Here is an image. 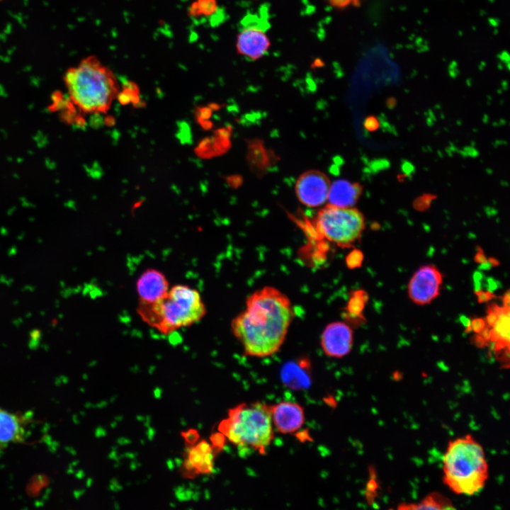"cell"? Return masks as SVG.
<instances>
[{"label":"cell","instance_id":"1","mask_svg":"<svg viewBox=\"0 0 510 510\" xmlns=\"http://www.w3.org/2000/svg\"><path fill=\"white\" fill-rule=\"evenodd\" d=\"M293 318L289 298L273 286H264L248 296L231 329L246 355L266 357L279 351Z\"/></svg>","mask_w":510,"mask_h":510},{"label":"cell","instance_id":"2","mask_svg":"<svg viewBox=\"0 0 510 510\" xmlns=\"http://www.w3.org/2000/svg\"><path fill=\"white\" fill-rule=\"evenodd\" d=\"M63 79L68 99L85 113L106 111L118 91L113 73L95 56L69 68Z\"/></svg>","mask_w":510,"mask_h":510},{"label":"cell","instance_id":"3","mask_svg":"<svg viewBox=\"0 0 510 510\" xmlns=\"http://www.w3.org/2000/svg\"><path fill=\"white\" fill-rule=\"evenodd\" d=\"M207 312L199 291L188 285L169 288L160 299L139 302L137 313L150 327L168 334L200 322Z\"/></svg>","mask_w":510,"mask_h":510},{"label":"cell","instance_id":"4","mask_svg":"<svg viewBox=\"0 0 510 510\" xmlns=\"http://www.w3.org/2000/svg\"><path fill=\"white\" fill-rule=\"evenodd\" d=\"M442 463L443 482L455 494L472 496L484 488L488 464L484 448L471 435L450 441Z\"/></svg>","mask_w":510,"mask_h":510},{"label":"cell","instance_id":"5","mask_svg":"<svg viewBox=\"0 0 510 510\" xmlns=\"http://www.w3.org/2000/svg\"><path fill=\"white\" fill-rule=\"evenodd\" d=\"M219 429L232 443L264 453L274 436L270 406L240 404L230 410Z\"/></svg>","mask_w":510,"mask_h":510},{"label":"cell","instance_id":"6","mask_svg":"<svg viewBox=\"0 0 510 510\" xmlns=\"http://www.w3.org/2000/svg\"><path fill=\"white\" fill-rule=\"evenodd\" d=\"M314 227L321 237L345 248L351 246L360 238L365 220L356 209L329 204L318 212Z\"/></svg>","mask_w":510,"mask_h":510},{"label":"cell","instance_id":"7","mask_svg":"<svg viewBox=\"0 0 510 510\" xmlns=\"http://www.w3.org/2000/svg\"><path fill=\"white\" fill-rule=\"evenodd\" d=\"M442 282V274L436 266H423L414 273L409 281V298L416 305H428L439 295Z\"/></svg>","mask_w":510,"mask_h":510},{"label":"cell","instance_id":"8","mask_svg":"<svg viewBox=\"0 0 510 510\" xmlns=\"http://www.w3.org/2000/svg\"><path fill=\"white\" fill-rule=\"evenodd\" d=\"M330 182L321 171L312 170L302 174L295 183L299 200L310 207H317L327 200Z\"/></svg>","mask_w":510,"mask_h":510},{"label":"cell","instance_id":"9","mask_svg":"<svg viewBox=\"0 0 510 510\" xmlns=\"http://www.w3.org/2000/svg\"><path fill=\"white\" fill-rule=\"evenodd\" d=\"M353 342L350 326L341 321L329 323L324 328L320 339L323 352L332 358H342L349 353Z\"/></svg>","mask_w":510,"mask_h":510},{"label":"cell","instance_id":"10","mask_svg":"<svg viewBox=\"0 0 510 510\" xmlns=\"http://www.w3.org/2000/svg\"><path fill=\"white\" fill-rule=\"evenodd\" d=\"M271 42L261 26L249 24L237 35V52L252 60L260 59L267 52Z\"/></svg>","mask_w":510,"mask_h":510},{"label":"cell","instance_id":"11","mask_svg":"<svg viewBox=\"0 0 510 510\" xmlns=\"http://www.w3.org/2000/svg\"><path fill=\"white\" fill-rule=\"evenodd\" d=\"M273 427L281 434H291L299 430L305 422L303 408L293 402H280L270 406Z\"/></svg>","mask_w":510,"mask_h":510},{"label":"cell","instance_id":"12","mask_svg":"<svg viewBox=\"0 0 510 510\" xmlns=\"http://www.w3.org/2000/svg\"><path fill=\"white\" fill-rule=\"evenodd\" d=\"M169 289V283L164 273L156 268L144 271L136 281L139 302L149 303L162 298Z\"/></svg>","mask_w":510,"mask_h":510},{"label":"cell","instance_id":"13","mask_svg":"<svg viewBox=\"0 0 510 510\" xmlns=\"http://www.w3.org/2000/svg\"><path fill=\"white\" fill-rule=\"evenodd\" d=\"M28 419L0 408V450L11 443H22L26 440Z\"/></svg>","mask_w":510,"mask_h":510},{"label":"cell","instance_id":"14","mask_svg":"<svg viewBox=\"0 0 510 510\" xmlns=\"http://www.w3.org/2000/svg\"><path fill=\"white\" fill-rule=\"evenodd\" d=\"M361 192V186L346 180H338L330 184L327 199L329 205L348 208L353 205Z\"/></svg>","mask_w":510,"mask_h":510},{"label":"cell","instance_id":"15","mask_svg":"<svg viewBox=\"0 0 510 510\" xmlns=\"http://www.w3.org/2000/svg\"><path fill=\"white\" fill-rule=\"evenodd\" d=\"M452 502L439 493H431L417 503L402 504L398 509H453Z\"/></svg>","mask_w":510,"mask_h":510},{"label":"cell","instance_id":"16","mask_svg":"<svg viewBox=\"0 0 510 510\" xmlns=\"http://www.w3.org/2000/svg\"><path fill=\"white\" fill-rule=\"evenodd\" d=\"M303 368L301 363L299 365L296 363L288 364L283 372L284 382L293 388L305 387L309 382V378Z\"/></svg>","mask_w":510,"mask_h":510},{"label":"cell","instance_id":"17","mask_svg":"<svg viewBox=\"0 0 510 510\" xmlns=\"http://www.w3.org/2000/svg\"><path fill=\"white\" fill-rule=\"evenodd\" d=\"M217 10L216 0H197L190 7L189 12L193 16H210Z\"/></svg>","mask_w":510,"mask_h":510},{"label":"cell","instance_id":"18","mask_svg":"<svg viewBox=\"0 0 510 510\" xmlns=\"http://www.w3.org/2000/svg\"><path fill=\"white\" fill-rule=\"evenodd\" d=\"M367 300L368 295L364 291H356L350 299L348 306V312L354 316L361 315Z\"/></svg>","mask_w":510,"mask_h":510},{"label":"cell","instance_id":"19","mask_svg":"<svg viewBox=\"0 0 510 510\" xmlns=\"http://www.w3.org/2000/svg\"><path fill=\"white\" fill-rule=\"evenodd\" d=\"M363 261V254L358 250L353 251L348 257L347 263L351 268L360 266Z\"/></svg>","mask_w":510,"mask_h":510},{"label":"cell","instance_id":"20","mask_svg":"<svg viewBox=\"0 0 510 510\" xmlns=\"http://www.w3.org/2000/svg\"><path fill=\"white\" fill-rule=\"evenodd\" d=\"M188 458L196 465V466L203 462L204 454L201 453L196 447H193L189 452Z\"/></svg>","mask_w":510,"mask_h":510},{"label":"cell","instance_id":"21","mask_svg":"<svg viewBox=\"0 0 510 510\" xmlns=\"http://www.w3.org/2000/svg\"><path fill=\"white\" fill-rule=\"evenodd\" d=\"M486 322L484 319L477 318L475 319L470 323V329L476 333H481L484 329Z\"/></svg>","mask_w":510,"mask_h":510},{"label":"cell","instance_id":"22","mask_svg":"<svg viewBox=\"0 0 510 510\" xmlns=\"http://www.w3.org/2000/svg\"><path fill=\"white\" fill-rule=\"evenodd\" d=\"M182 435L189 443H193L198 439V434L196 430L190 429L182 433Z\"/></svg>","mask_w":510,"mask_h":510},{"label":"cell","instance_id":"23","mask_svg":"<svg viewBox=\"0 0 510 510\" xmlns=\"http://www.w3.org/2000/svg\"><path fill=\"white\" fill-rule=\"evenodd\" d=\"M329 4L336 8H343L350 5L356 0H328Z\"/></svg>","mask_w":510,"mask_h":510},{"label":"cell","instance_id":"24","mask_svg":"<svg viewBox=\"0 0 510 510\" xmlns=\"http://www.w3.org/2000/svg\"><path fill=\"white\" fill-rule=\"evenodd\" d=\"M211 440L215 446L222 447L225 442V436L222 434L216 433L212 435Z\"/></svg>","mask_w":510,"mask_h":510},{"label":"cell","instance_id":"25","mask_svg":"<svg viewBox=\"0 0 510 510\" xmlns=\"http://www.w3.org/2000/svg\"><path fill=\"white\" fill-rule=\"evenodd\" d=\"M196 448L204 455L212 450L210 445L205 441H200Z\"/></svg>","mask_w":510,"mask_h":510},{"label":"cell","instance_id":"26","mask_svg":"<svg viewBox=\"0 0 510 510\" xmlns=\"http://www.w3.org/2000/svg\"><path fill=\"white\" fill-rule=\"evenodd\" d=\"M108 489L113 492H117L123 489V486L119 483V482L115 483H110V484L108 485Z\"/></svg>","mask_w":510,"mask_h":510},{"label":"cell","instance_id":"27","mask_svg":"<svg viewBox=\"0 0 510 510\" xmlns=\"http://www.w3.org/2000/svg\"><path fill=\"white\" fill-rule=\"evenodd\" d=\"M156 434V429L151 426L147 428V430L146 431V436L147 437V439L150 441H152Z\"/></svg>","mask_w":510,"mask_h":510},{"label":"cell","instance_id":"28","mask_svg":"<svg viewBox=\"0 0 510 510\" xmlns=\"http://www.w3.org/2000/svg\"><path fill=\"white\" fill-rule=\"evenodd\" d=\"M116 443L120 446H124L130 444L132 441L127 437L121 436L117 438Z\"/></svg>","mask_w":510,"mask_h":510},{"label":"cell","instance_id":"29","mask_svg":"<svg viewBox=\"0 0 510 510\" xmlns=\"http://www.w3.org/2000/svg\"><path fill=\"white\" fill-rule=\"evenodd\" d=\"M185 468L188 470H192L196 468V465L189 459H186L183 462Z\"/></svg>","mask_w":510,"mask_h":510},{"label":"cell","instance_id":"30","mask_svg":"<svg viewBox=\"0 0 510 510\" xmlns=\"http://www.w3.org/2000/svg\"><path fill=\"white\" fill-rule=\"evenodd\" d=\"M108 458L110 460H115V462L120 461L117 450H111V451L110 452V453L108 455Z\"/></svg>","mask_w":510,"mask_h":510},{"label":"cell","instance_id":"31","mask_svg":"<svg viewBox=\"0 0 510 510\" xmlns=\"http://www.w3.org/2000/svg\"><path fill=\"white\" fill-rule=\"evenodd\" d=\"M162 394H163V390L159 387H156L153 390V395L156 399H160Z\"/></svg>","mask_w":510,"mask_h":510},{"label":"cell","instance_id":"32","mask_svg":"<svg viewBox=\"0 0 510 510\" xmlns=\"http://www.w3.org/2000/svg\"><path fill=\"white\" fill-rule=\"evenodd\" d=\"M123 458H125L127 459L130 460H135L136 459V457L137 456V453H130V452H126L123 454H122Z\"/></svg>","mask_w":510,"mask_h":510},{"label":"cell","instance_id":"33","mask_svg":"<svg viewBox=\"0 0 510 510\" xmlns=\"http://www.w3.org/2000/svg\"><path fill=\"white\" fill-rule=\"evenodd\" d=\"M142 464L135 460H132L130 464V468L131 470H135L138 468L141 467Z\"/></svg>","mask_w":510,"mask_h":510},{"label":"cell","instance_id":"34","mask_svg":"<svg viewBox=\"0 0 510 510\" xmlns=\"http://www.w3.org/2000/svg\"><path fill=\"white\" fill-rule=\"evenodd\" d=\"M106 434H107V432L103 428L99 426L96 429V437L106 436Z\"/></svg>","mask_w":510,"mask_h":510},{"label":"cell","instance_id":"35","mask_svg":"<svg viewBox=\"0 0 510 510\" xmlns=\"http://www.w3.org/2000/svg\"><path fill=\"white\" fill-rule=\"evenodd\" d=\"M166 464L168 469L171 471H172L175 468L174 462L171 459H168L166 460Z\"/></svg>","mask_w":510,"mask_h":510},{"label":"cell","instance_id":"36","mask_svg":"<svg viewBox=\"0 0 510 510\" xmlns=\"http://www.w3.org/2000/svg\"><path fill=\"white\" fill-rule=\"evenodd\" d=\"M200 492L198 490H194L191 497V499L194 502H198L200 499Z\"/></svg>","mask_w":510,"mask_h":510},{"label":"cell","instance_id":"37","mask_svg":"<svg viewBox=\"0 0 510 510\" xmlns=\"http://www.w3.org/2000/svg\"><path fill=\"white\" fill-rule=\"evenodd\" d=\"M151 420H152V417L150 415L148 414V415L145 416L144 421H143L144 426L147 428L150 426Z\"/></svg>","mask_w":510,"mask_h":510},{"label":"cell","instance_id":"38","mask_svg":"<svg viewBox=\"0 0 510 510\" xmlns=\"http://www.w3.org/2000/svg\"><path fill=\"white\" fill-rule=\"evenodd\" d=\"M174 462L176 468H180L183 463L182 459L179 458H175Z\"/></svg>","mask_w":510,"mask_h":510},{"label":"cell","instance_id":"39","mask_svg":"<svg viewBox=\"0 0 510 510\" xmlns=\"http://www.w3.org/2000/svg\"><path fill=\"white\" fill-rule=\"evenodd\" d=\"M188 487L194 490H198L200 489V487L199 485H197L193 482H189L188 484Z\"/></svg>","mask_w":510,"mask_h":510},{"label":"cell","instance_id":"40","mask_svg":"<svg viewBox=\"0 0 510 510\" xmlns=\"http://www.w3.org/2000/svg\"><path fill=\"white\" fill-rule=\"evenodd\" d=\"M123 419V415H122V414L116 415V416L114 417V420L116 421L117 422L122 421Z\"/></svg>","mask_w":510,"mask_h":510},{"label":"cell","instance_id":"41","mask_svg":"<svg viewBox=\"0 0 510 510\" xmlns=\"http://www.w3.org/2000/svg\"><path fill=\"white\" fill-rule=\"evenodd\" d=\"M144 418H145V416H142V414H138L135 417L136 420L138 421H140V422L144 421Z\"/></svg>","mask_w":510,"mask_h":510},{"label":"cell","instance_id":"42","mask_svg":"<svg viewBox=\"0 0 510 510\" xmlns=\"http://www.w3.org/2000/svg\"><path fill=\"white\" fill-rule=\"evenodd\" d=\"M180 424H181V425L182 426L185 427V426H187L188 422H187V421H186L184 418H181V419H180Z\"/></svg>","mask_w":510,"mask_h":510},{"label":"cell","instance_id":"43","mask_svg":"<svg viewBox=\"0 0 510 510\" xmlns=\"http://www.w3.org/2000/svg\"><path fill=\"white\" fill-rule=\"evenodd\" d=\"M108 402L107 401H103L101 402V403L98 404L99 408H103L107 406Z\"/></svg>","mask_w":510,"mask_h":510},{"label":"cell","instance_id":"44","mask_svg":"<svg viewBox=\"0 0 510 510\" xmlns=\"http://www.w3.org/2000/svg\"><path fill=\"white\" fill-rule=\"evenodd\" d=\"M117 398H118V395H114L110 398L109 402L110 403H113L116 400Z\"/></svg>","mask_w":510,"mask_h":510},{"label":"cell","instance_id":"45","mask_svg":"<svg viewBox=\"0 0 510 510\" xmlns=\"http://www.w3.org/2000/svg\"><path fill=\"white\" fill-rule=\"evenodd\" d=\"M117 426H118V422H117L116 421H115V420L113 421H111L110 424V426L112 429H115Z\"/></svg>","mask_w":510,"mask_h":510},{"label":"cell","instance_id":"46","mask_svg":"<svg viewBox=\"0 0 510 510\" xmlns=\"http://www.w3.org/2000/svg\"><path fill=\"white\" fill-rule=\"evenodd\" d=\"M192 448L193 446H187L184 448V451L186 452V453L188 454Z\"/></svg>","mask_w":510,"mask_h":510},{"label":"cell","instance_id":"47","mask_svg":"<svg viewBox=\"0 0 510 510\" xmlns=\"http://www.w3.org/2000/svg\"><path fill=\"white\" fill-rule=\"evenodd\" d=\"M113 507L115 510H119L120 509V504L117 502H114Z\"/></svg>","mask_w":510,"mask_h":510},{"label":"cell","instance_id":"48","mask_svg":"<svg viewBox=\"0 0 510 510\" xmlns=\"http://www.w3.org/2000/svg\"><path fill=\"white\" fill-rule=\"evenodd\" d=\"M204 497H205V499H209V492H208V489L205 490Z\"/></svg>","mask_w":510,"mask_h":510},{"label":"cell","instance_id":"49","mask_svg":"<svg viewBox=\"0 0 510 510\" xmlns=\"http://www.w3.org/2000/svg\"><path fill=\"white\" fill-rule=\"evenodd\" d=\"M120 464H121V463H120V461H116V462L115 463V464L113 465V468H118L120 467Z\"/></svg>","mask_w":510,"mask_h":510},{"label":"cell","instance_id":"50","mask_svg":"<svg viewBox=\"0 0 510 510\" xmlns=\"http://www.w3.org/2000/svg\"><path fill=\"white\" fill-rule=\"evenodd\" d=\"M208 480V477H204L201 480V482H206V481Z\"/></svg>","mask_w":510,"mask_h":510},{"label":"cell","instance_id":"51","mask_svg":"<svg viewBox=\"0 0 510 510\" xmlns=\"http://www.w3.org/2000/svg\"><path fill=\"white\" fill-rule=\"evenodd\" d=\"M169 506L172 508H175L176 506V504L174 502H170Z\"/></svg>","mask_w":510,"mask_h":510},{"label":"cell","instance_id":"52","mask_svg":"<svg viewBox=\"0 0 510 510\" xmlns=\"http://www.w3.org/2000/svg\"><path fill=\"white\" fill-rule=\"evenodd\" d=\"M198 390V388L196 387H191V392H196Z\"/></svg>","mask_w":510,"mask_h":510},{"label":"cell","instance_id":"53","mask_svg":"<svg viewBox=\"0 0 510 510\" xmlns=\"http://www.w3.org/2000/svg\"><path fill=\"white\" fill-rule=\"evenodd\" d=\"M197 427H198V429H201L202 427H203V424H202L201 423H198V424H197Z\"/></svg>","mask_w":510,"mask_h":510},{"label":"cell","instance_id":"54","mask_svg":"<svg viewBox=\"0 0 510 510\" xmlns=\"http://www.w3.org/2000/svg\"><path fill=\"white\" fill-rule=\"evenodd\" d=\"M194 402H195V404H197V405H198V404H200V402L198 400H194Z\"/></svg>","mask_w":510,"mask_h":510},{"label":"cell","instance_id":"55","mask_svg":"<svg viewBox=\"0 0 510 510\" xmlns=\"http://www.w3.org/2000/svg\"><path fill=\"white\" fill-rule=\"evenodd\" d=\"M140 444H142V445H144V443H145V442H144V441L143 439H141V440L140 441Z\"/></svg>","mask_w":510,"mask_h":510},{"label":"cell","instance_id":"56","mask_svg":"<svg viewBox=\"0 0 510 510\" xmlns=\"http://www.w3.org/2000/svg\"><path fill=\"white\" fill-rule=\"evenodd\" d=\"M117 449H118L117 446H112V447H111V450H117Z\"/></svg>","mask_w":510,"mask_h":510},{"label":"cell","instance_id":"57","mask_svg":"<svg viewBox=\"0 0 510 510\" xmlns=\"http://www.w3.org/2000/svg\"><path fill=\"white\" fill-rule=\"evenodd\" d=\"M150 478H151V475H148L147 476V480H149V479H150Z\"/></svg>","mask_w":510,"mask_h":510},{"label":"cell","instance_id":"58","mask_svg":"<svg viewBox=\"0 0 510 510\" xmlns=\"http://www.w3.org/2000/svg\"><path fill=\"white\" fill-rule=\"evenodd\" d=\"M127 485H128V486L131 485V482H128L127 483Z\"/></svg>","mask_w":510,"mask_h":510}]
</instances>
